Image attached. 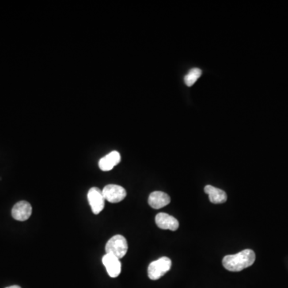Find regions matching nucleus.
I'll list each match as a JSON object with an SVG mask.
<instances>
[{
	"instance_id": "1",
	"label": "nucleus",
	"mask_w": 288,
	"mask_h": 288,
	"mask_svg": "<svg viewBox=\"0 0 288 288\" xmlns=\"http://www.w3.org/2000/svg\"><path fill=\"white\" fill-rule=\"evenodd\" d=\"M255 261V252L252 250L246 249L236 255H226L223 259V265L228 271L238 272L251 267Z\"/></svg>"
},
{
	"instance_id": "2",
	"label": "nucleus",
	"mask_w": 288,
	"mask_h": 288,
	"mask_svg": "<svg viewBox=\"0 0 288 288\" xmlns=\"http://www.w3.org/2000/svg\"><path fill=\"white\" fill-rule=\"evenodd\" d=\"M105 250L106 253L113 255L119 259H122L128 250L127 240L121 235H116L107 241Z\"/></svg>"
},
{
	"instance_id": "3",
	"label": "nucleus",
	"mask_w": 288,
	"mask_h": 288,
	"mask_svg": "<svg viewBox=\"0 0 288 288\" xmlns=\"http://www.w3.org/2000/svg\"><path fill=\"white\" fill-rule=\"evenodd\" d=\"M172 267V260L168 257H162L152 262L148 269V277L152 280H157L164 276Z\"/></svg>"
},
{
	"instance_id": "4",
	"label": "nucleus",
	"mask_w": 288,
	"mask_h": 288,
	"mask_svg": "<svg viewBox=\"0 0 288 288\" xmlns=\"http://www.w3.org/2000/svg\"><path fill=\"white\" fill-rule=\"evenodd\" d=\"M105 200L111 203L121 202L127 196V191L121 186L116 184H108L102 190Z\"/></svg>"
},
{
	"instance_id": "5",
	"label": "nucleus",
	"mask_w": 288,
	"mask_h": 288,
	"mask_svg": "<svg viewBox=\"0 0 288 288\" xmlns=\"http://www.w3.org/2000/svg\"><path fill=\"white\" fill-rule=\"evenodd\" d=\"M88 199L92 212L95 214H100L105 206V199L103 197V191L98 187H92L88 191Z\"/></svg>"
},
{
	"instance_id": "6",
	"label": "nucleus",
	"mask_w": 288,
	"mask_h": 288,
	"mask_svg": "<svg viewBox=\"0 0 288 288\" xmlns=\"http://www.w3.org/2000/svg\"><path fill=\"white\" fill-rule=\"evenodd\" d=\"M32 206L27 201L18 202L12 208V217L18 221H26L31 217Z\"/></svg>"
},
{
	"instance_id": "7",
	"label": "nucleus",
	"mask_w": 288,
	"mask_h": 288,
	"mask_svg": "<svg viewBox=\"0 0 288 288\" xmlns=\"http://www.w3.org/2000/svg\"><path fill=\"white\" fill-rule=\"evenodd\" d=\"M156 225L163 230L176 231L179 227V221L175 217L166 214L159 213L156 216Z\"/></svg>"
},
{
	"instance_id": "8",
	"label": "nucleus",
	"mask_w": 288,
	"mask_h": 288,
	"mask_svg": "<svg viewBox=\"0 0 288 288\" xmlns=\"http://www.w3.org/2000/svg\"><path fill=\"white\" fill-rule=\"evenodd\" d=\"M103 263L107 269V273L111 278H116L121 273V263L118 258L113 255L106 254L103 257Z\"/></svg>"
},
{
	"instance_id": "9",
	"label": "nucleus",
	"mask_w": 288,
	"mask_h": 288,
	"mask_svg": "<svg viewBox=\"0 0 288 288\" xmlns=\"http://www.w3.org/2000/svg\"><path fill=\"white\" fill-rule=\"evenodd\" d=\"M121 156L116 151L111 152L109 154L100 159L99 167L103 172H108L113 169L115 166L120 163Z\"/></svg>"
},
{
	"instance_id": "10",
	"label": "nucleus",
	"mask_w": 288,
	"mask_h": 288,
	"mask_svg": "<svg viewBox=\"0 0 288 288\" xmlns=\"http://www.w3.org/2000/svg\"><path fill=\"white\" fill-rule=\"evenodd\" d=\"M171 198L169 195L163 191H154L148 198V203L152 208L160 209L169 204Z\"/></svg>"
},
{
	"instance_id": "11",
	"label": "nucleus",
	"mask_w": 288,
	"mask_h": 288,
	"mask_svg": "<svg viewBox=\"0 0 288 288\" xmlns=\"http://www.w3.org/2000/svg\"><path fill=\"white\" fill-rule=\"evenodd\" d=\"M204 192L208 195L209 200L214 204L224 203L228 199V196L225 191L221 189L213 187L211 185H207L204 187Z\"/></svg>"
},
{
	"instance_id": "12",
	"label": "nucleus",
	"mask_w": 288,
	"mask_h": 288,
	"mask_svg": "<svg viewBox=\"0 0 288 288\" xmlns=\"http://www.w3.org/2000/svg\"><path fill=\"white\" fill-rule=\"evenodd\" d=\"M201 75H202V70L200 69H191L184 77V83L187 87H192L198 80V79L200 77Z\"/></svg>"
},
{
	"instance_id": "13",
	"label": "nucleus",
	"mask_w": 288,
	"mask_h": 288,
	"mask_svg": "<svg viewBox=\"0 0 288 288\" xmlns=\"http://www.w3.org/2000/svg\"><path fill=\"white\" fill-rule=\"evenodd\" d=\"M6 288H21L20 286H18V285H13V286H8Z\"/></svg>"
}]
</instances>
